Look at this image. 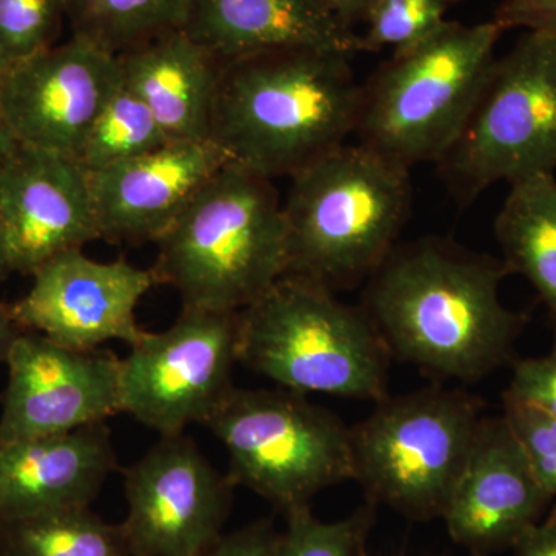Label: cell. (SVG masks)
<instances>
[{"mask_svg":"<svg viewBox=\"0 0 556 556\" xmlns=\"http://www.w3.org/2000/svg\"><path fill=\"white\" fill-rule=\"evenodd\" d=\"M0 556H131L123 525L90 507L0 525Z\"/></svg>","mask_w":556,"mask_h":556,"instance_id":"22","label":"cell"},{"mask_svg":"<svg viewBox=\"0 0 556 556\" xmlns=\"http://www.w3.org/2000/svg\"><path fill=\"white\" fill-rule=\"evenodd\" d=\"M280 532L270 519H258L236 532L225 533L199 556H276Z\"/></svg>","mask_w":556,"mask_h":556,"instance_id":"30","label":"cell"},{"mask_svg":"<svg viewBox=\"0 0 556 556\" xmlns=\"http://www.w3.org/2000/svg\"><path fill=\"white\" fill-rule=\"evenodd\" d=\"M466 207L490 186L556 170V36L529 31L495 61L466 127L437 163Z\"/></svg>","mask_w":556,"mask_h":556,"instance_id":"9","label":"cell"},{"mask_svg":"<svg viewBox=\"0 0 556 556\" xmlns=\"http://www.w3.org/2000/svg\"><path fill=\"white\" fill-rule=\"evenodd\" d=\"M10 70L11 65L9 64V61L3 58L2 51H0V94H2L3 84H5Z\"/></svg>","mask_w":556,"mask_h":556,"instance_id":"37","label":"cell"},{"mask_svg":"<svg viewBox=\"0 0 556 556\" xmlns=\"http://www.w3.org/2000/svg\"><path fill=\"white\" fill-rule=\"evenodd\" d=\"M152 266L182 309L236 314L287 274L283 203L273 181L226 163L159 241Z\"/></svg>","mask_w":556,"mask_h":556,"instance_id":"3","label":"cell"},{"mask_svg":"<svg viewBox=\"0 0 556 556\" xmlns=\"http://www.w3.org/2000/svg\"><path fill=\"white\" fill-rule=\"evenodd\" d=\"M237 342L239 313L182 309L170 328L146 331L121 358V413L160 437L204 426L236 388Z\"/></svg>","mask_w":556,"mask_h":556,"instance_id":"10","label":"cell"},{"mask_svg":"<svg viewBox=\"0 0 556 556\" xmlns=\"http://www.w3.org/2000/svg\"><path fill=\"white\" fill-rule=\"evenodd\" d=\"M68 0H0V51L11 67L54 46Z\"/></svg>","mask_w":556,"mask_h":556,"instance_id":"26","label":"cell"},{"mask_svg":"<svg viewBox=\"0 0 556 556\" xmlns=\"http://www.w3.org/2000/svg\"><path fill=\"white\" fill-rule=\"evenodd\" d=\"M192 0H68L72 36L119 56L142 43L185 30Z\"/></svg>","mask_w":556,"mask_h":556,"instance_id":"23","label":"cell"},{"mask_svg":"<svg viewBox=\"0 0 556 556\" xmlns=\"http://www.w3.org/2000/svg\"><path fill=\"white\" fill-rule=\"evenodd\" d=\"M0 442L64 434L121 413V358L22 331L5 361Z\"/></svg>","mask_w":556,"mask_h":556,"instance_id":"12","label":"cell"},{"mask_svg":"<svg viewBox=\"0 0 556 556\" xmlns=\"http://www.w3.org/2000/svg\"><path fill=\"white\" fill-rule=\"evenodd\" d=\"M236 485L185 433L161 437L124 471L131 556H199L225 535Z\"/></svg>","mask_w":556,"mask_h":556,"instance_id":"11","label":"cell"},{"mask_svg":"<svg viewBox=\"0 0 556 556\" xmlns=\"http://www.w3.org/2000/svg\"><path fill=\"white\" fill-rule=\"evenodd\" d=\"M328 10L346 27L367 24L369 13L378 0H321Z\"/></svg>","mask_w":556,"mask_h":556,"instance_id":"33","label":"cell"},{"mask_svg":"<svg viewBox=\"0 0 556 556\" xmlns=\"http://www.w3.org/2000/svg\"><path fill=\"white\" fill-rule=\"evenodd\" d=\"M31 277L27 294L10 306L16 324L22 331L84 351L112 340L138 343L146 334L137 321L138 303L161 285L153 268L123 258L97 262L83 249L51 258Z\"/></svg>","mask_w":556,"mask_h":556,"instance_id":"13","label":"cell"},{"mask_svg":"<svg viewBox=\"0 0 556 556\" xmlns=\"http://www.w3.org/2000/svg\"><path fill=\"white\" fill-rule=\"evenodd\" d=\"M412 200L409 169L357 142L332 150L291 177L287 274L332 292L365 283L396 248Z\"/></svg>","mask_w":556,"mask_h":556,"instance_id":"4","label":"cell"},{"mask_svg":"<svg viewBox=\"0 0 556 556\" xmlns=\"http://www.w3.org/2000/svg\"><path fill=\"white\" fill-rule=\"evenodd\" d=\"M504 402V417L525 450L530 467L551 497L556 496V417L541 409L519 404Z\"/></svg>","mask_w":556,"mask_h":556,"instance_id":"28","label":"cell"},{"mask_svg":"<svg viewBox=\"0 0 556 556\" xmlns=\"http://www.w3.org/2000/svg\"><path fill=\"white\" fill-rule=\"evenodd\" d=\"M237 354L243 367L305 396H388L391 356L367 311L291 274L240 311Z\"/></svg>","mask_w":556,"mask_h":556,"instance_id":"6","label":"cell"},{"mask_svg":"<svg viewBox=\"0 0 556 556\" xmlns=\"http://www.w3.org/2000/svg\"><path fill=\"white\" fill-rule=\"evenodd\" d=\"M21 332L22 329L14 320L10 306L0 303V364H5L11 346Z\"/></svg>","mask_w":556,"mask_h":556,"instance_id":"34","label":"cell"},{"mask_svg":"<svg viewBox=\"0 0 556 556\" xmlns=\"http://www.w3.org/2000/svg\"><path fill=\"white\" fill-rule=\"evenodd\" d=\"M503 33L493 21H445L427 38L393 51L362 84L357 144L409 170L437 164L466 127Z\"/></svg>","mask_w":556,"mask_h":556,"instance_id":"5","label":"cell"},{"mask_svg":"<svg viewBox=\"0 0 556 556\" xmlns=\"http://www.w3.org/2000/svg\"><path fill=\"white\" fill-rule=\"evenodd\" d=\"M507 276L503 260L428 236L396 244L365 281L361 305L391 358L473 383L517 361L529 317L501 302Z\"/></svg>","mask_w":556,"mask_h":556,"instance_id":"1","label":"cell"},{"mask_svg":"<svg viewBox=\"0 0 556 556\" xmlns=\"http://www.w3.org/2000/svg\"><path fill=\"white\" fill-rule=\"evenodd\" d=\"M456 0H378L361 36V51L405 49L445 22Z\"/></svg>","mask_w":556,"mask_h":556,"instance_id":"27","label":"cell"},{"mask_svg":"<svg viewBox=\"0 0 556 556\" xmlns=\"http://www.w3.org/2000/svg\"><path fill=\"white\" fill-rule=\"evenodd\" d=\"M226 163L211 141H169L137 159L89 172L101 239L156 243Z\"/></svg>","mask_w":556,"mask_h":556,"instance_id":"17","label":"cell"},{"mask_svg":"<svg viewBox=\"0 0 556 556\" xmlns=\"http://www.w3.org/2000/svg\"><path fill=\"white\" fill-rule=\"evenodd\" d=\"M376 511L367 500L340 521H321L311 507L291 511L285 515L287 529L278 535L276 556H364Z\"/></svg>","mask_w":556,"mask_h":556,"instance_id":"25","label":"cell"},{"mask_svg":"<svg viewBox=\"0 0 556 556\" xmlns=\"http://www.w3.org/2000/svg\"><path fill=\"white\" fill-rule=\"evenodd\" d=\"M119 84L118 56L72 36L11 67L0 118L20 144L76 159Z\"/></svg>","mask_w":556,"mask_h":556,"instance_id":"14","label":"cell"},{"mask_svg":"<svg viewBox=\"0 0 556 556\" xmlns=\"http://www.w3.org/2000/svg\"><path fill=\"white\" fill-rule=\"evenodd\" d=\"M10 274L14 273L11 268L9 243H7L5 229L0 222V285L9 278Z\"/></svg>","mask_w":556,"mask_h":556,"instance_id":"36","label":"cell"},{"mask_svg":"<svg viewBox=\"0 0 556 556\" xmlns=\"http://www.w3.org/2000/svg\"><path fill=\"white\" fill-rule=\"evenodd\" d=\"M116 467L108 424L0 442V525L90 507Z\"/></svg>","mask_w":556,"mask_h":556,"instance_id":"18","label":"cell"},{"mask_svg":"<svg viewBox=\"0 0 556 556\" xmlns=\"http://www.w3.org/2000/svg\"><path fill=\"white\" fill-rule=\"evenodd\" d=\"M185 31L218 62L283 49L362 53L321 0H192Z\"/></svg>","mask_w":556,"mask_h":556,"instance_id":"19","label":"cell"},{"mask_svg":"<svg viewBox=\"0 0 556 556\" xmlns=\"http://www.w3.org/2000/svg\"><path fill=\"white\" fill-rule=\"evenodd\" d=\"M17 148H20V141H17L13 131H11L9 126L0 118V172L7 166V163H9Z\"/></svg>","mask_w":556,"mask_h":556,"instance_id":"35","label":"cell"},{"mask_svg":"<svg viewBox=\"0 0 556 556\" xmlns=\"http://www.w3.org/2000/svg\"><path fill=\"white\" fill-rule=\"evenodd\" d=\"M169 141L148 105L121 80L91 126L76 160L91 174L137 159Z\"/></svg>","mask_w":556,"mask_h":556,"instance_id":"24","label":"cell"},{"mask_svg":"<svg viewBox=\"0 0 556 556\" xmlns=\"http://www.w3.org/2000/svg\"><path fill=\"white\" fill-rule=\"evenodd\" d=\"M552 500L506 417L484 416L442 519L457 546L490 556L514 548L544 518Z\"/></svg>","mask_w":556,"mask_h":556,"instance_id":"16","label":"cell"},{"mask_svg":"<svg viewBox=\"0 0 556 556\" xmlns=\"http://www.w3.org/2000/svg\"><path fill=\"white\" fill-rule=\"evenodd\" d=\"M351 58L283 49L219 62L212 144L258 177H294L354 135L362 86Z\"/></svg>","mask_w":556,"mask_h":556,"instance_id":"2","label":"cell"},{"mask_svg":"<svg viewBox=\"0 0 556 556\" xmlns=\"http://www.w3.org/2000/svg\"><path fill=\"white\" fill-rule=\"evenodd\" d=\"M0 222L22 276L101 239L89 172L75 156L30 146L20 144L0 172Z\"/></svg>","mask_w":556,"mask_h":556,"instance_id":"15","label":"cell"},{"mask_svg":"<svg viewBox=\"0 0 556 556\" xmlns=\"http://www.w3.org/2000/svg\"><path fill=\"white\" fill-rule=\"evenodd\" d=\"M204 427L228 452L230 482L283 515L353 481L351 427L305 394L236 387Z\"/></svg>","mask_w":556,"mask_h":556,"instance_id":"8","label":"cell"},{"mask_svg":"<svg viewBox=\"0 0 556 556\" xmlns=\"http://www.w3.org/2000/svg\"><path fill=\"white\" fill-rule=\"evenodd\" d=\"M364 556H368L367 554H365Z\"/></svg>","mask_w":556,"mask_h":556,"instance_id":"38","label":"cell"},{"mask_svg":"<svg viewBox=\"0 0 556 556\" xmlns=\"http://www.w3.org/2000/svg\"><path fill=\"white\" fill-rule=\"evenodd\" d=\"M121 80L170 141H211L219 62L185 30L119 54Z\"/></svg>","mask_w":556,"mask_h":556,"instance_id":"20","label":"cell"},{"mask_svg":"<svg viewBox=\"0 0 556 556\" xmlns=\"http://www.w3.org/2000/svg\"><path fill=\"white\" fill-rule=\"evenodd\" d=\"M493 22L504 31L527 28L556 36V0H500Z\"/></svg>","mask_w":556,"mask_h":556,"instance_id":"31","label":"cell"},{"mask_svg":"<svg viewBox=\"0 0 556 556\" xmlns=\"http://www.w3.org/2000/svg\"><path fill=\"white\" fill-rule=\"evenodd\" d=\"M510 386L503 399L529 405L556 417V336L546 356L517 358Z\"/></svg>","mask_w":556,"mask_h":556,"instance_id":"29","label":"cell"},{"mask_svg":"<svg viewBox=\"0 0 556 556\" xmlns=\"http://www.w3.org/2000/svg\"><path fill=\"white\" fill-rule=\"evenodd\" d=\"M495 237L508 274L535 288L556 336V178L540 174L511 182L495 219Z\"/></svg>","mask_w":556,"mask_h":556,"instance_id":"21","label":"cell"},{"mask_svg":"<svg viewBox=\"0 0 556 556\" xmlns=\"http://www.w3.org/2000/svg\"><path fill=\"white\" fill-rule=\"evenodd\" d=\"M482 417L481 399L464 388L388 394L351 427L353 481L378 507L413 521L442 518Z\"/></svg>","mask_w":556,"mask_h":556,"instance_id":"7","label":"cell"},{"mask_svg":"<svg viewBox=\"0 0 556 556\" xmlns=\"http://www.w3.org/2000/svg\"><path fill=\"white\" fill-rule=\"evenodd\" d=\"M517 556H556V504L514 546Z\"/></svg>","mask_w":556,"mask_h":556,"instance_id":"32","label":"cell"}]
</instances>
